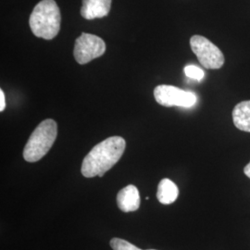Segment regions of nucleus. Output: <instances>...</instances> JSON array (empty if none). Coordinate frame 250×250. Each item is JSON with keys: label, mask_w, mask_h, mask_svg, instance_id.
Returning <instances> with one entry per match:
<instances>
[{"label": "nucleus", "mask_w": 250, "mask_h": 250, "mask_svg": "<svg viewBox=\"0 0 250 250\" xmlns=\"http://www.w3.org/2000/svg\"><path fill=\"white\" fill-rule=\"evenodd\" d=\"M125 146L126 142L121 136H111L98 144L83 159L82 174L86 178L102 177L120 161Z\"/></svg>", "instance_id": "f257e3e1"}, {"label": "nucleus", "mask_w": 250, "mask_h": 250, "mask_svg": "<svg viewBox=\"0 0 250 250\" xmlns=\"http://www.w3.org/2000/svg\"><path fill=\"white\" fill-rule=\"evenodd\" d=\"M62 15L55 0H42L33 10L29 24L33 34L45 40H51L61 30Z\"/></svg>", "instance_id": "f03ea898"}, {"label": "nucleus", "mask_w": 250, "mask_h": 250, "mask_svg": "<svg viewBox=\"0 0 250 250\" xmlns=\"http://www.w3.org/2000/svg\"><path fill=\"white\" fill-rule=\"evenodd\" d=\"M58 134L57 123L47 119L38 125L32 133L23 150V158L28 162H36L45 157L52 147Z\"/></svg>", "instance_id": "7ed1b4c3"}, {"label": "nucleus", "mask_w": 250, "mask_h": 250, "mask_svg": "<svg viewBox=\"0 0 250 250\" xmlns=\"http://www.w3.org/2000/svg\"><path fill=\"white\" fill-rule=\"evenodd\" d=\"M190 45L199 62L206 69L217 70L224 66V54L218 46L204 36H192Z\"/></svg>", "instance_id": "20e7f679"}, {"label": "nucleus", "mask_w": 250, "mask_h": 250, "mask_svg": "<svg viewBox=\"0 0 250 250\" xmlns=\"http://www.w3.org/2000/svg\"><path fill=\"white\" fill-rule=\"evenodd\" d=\"M154 98L164 107H191L197 103V97L194 93L167 84L158 85L154 89Z\"/></svg>", "instance_id": "39448f33"}, {"label": "nucleus", "mask_w": 250, "mask_h": 250, "mask_svg": "<svg viewBox=\"0 0 250 250\" xmlns=\"http://www.w3.org/2000/svg\"><path fill=\"white\" fill-rule=\"evenodd\" d=\"M106 51V44L99 36L83 33L75 41L73 56L77 62L83 65L101 57Z\"/></svg>", "instance_id": "423d86ee"}, {"label": "nucleus", "mask_w": 250, "mask_h": 250, "mask_svg": "<svg viewBox=\"0 0 250 250\" xmlns=\"http://www.w3.org/2000/svg\"><path fill=\"white\" fill-rule=\"evenodd\" d=\"M117 205L124 212L136 211L140 207V196L136 187L129 185L117 195Z\"/></svg>", "instance_id": "0eeeda50"}, {"label": "nucleus", "mask_w": 250, "mask_h": 250, "mask_svg": "<svg viewBox=\"0 0 250 250\" xmlns=\"http://www.w3.org/2000/svg\"><path fill=\"white\" fill-rule=\"evenodd\" d=\"M111 0H83L81 15L86 20L103 18L109 13Z\"/></svg>", "instance_id": "6e6552de"}, {"label": "nucleus", "mask_w": 250, "mask_h": 250, "mask_svg": "<svg viewBox=\"0 0 250 250\" xmlns=\"http://www.w3.org/2000/svg\"><path fill=\"white\" fill-rule=\"evenodd\" d=\"M232 121L239 130L250 133V100L240 102L234 107Z\"/></svg>", "instance_id": "1a4fd4ad"}, {"label": "nucleus", "mask_w": 250, "mask_h": 250, "mask_svg": "<svg viewBox=\"0 0 250 250\" xmlns=\"http://www.w3.org/2000/svg\"><path fill=\"white\" fill-rule=\"evenodd\" d=\"M179 196V189L177 186L170 181V179H162L157 192L158 200L163 205H170L176 201Z\"/></svg>", "instance_id": "9d476101"}, {"label": "nucleus", "mask_w": 250, "mask_h": 250, "mask_svg": "<svg viewBox=\"0 0 250 250\" xmlns=\"http://www.w3.org/2000/svg\"><path fill=\"white\" fill-rule=\"evenodd\" d=\"M110 247L113 250H142L135 247L133 244L122 238H112L110 240Z\"/></svg>", "instance_id": "9b49d317"}, {"label": "nucleus", "mask_w": 250, "mask_h": 250, "mask_svg": "<svg viewBox=\"0 0 250 250\" xmlns=\"http://www.w3.org/2000/svg\"><path fill=\"white\" fill-rule=\"evenodd\" d=\"M185 73L188 76V78L194 79V80L201 81L204 76L205 72L203 70H201L199 67L195 66V65H188L185 68Z\"/></svg>", "instance_id": "f8f14e48"}, {"label": "nucleus", "mask_w": 250, "mask_h": 250, "mask_svg": "<svg viewBox=\"0 0 250 250\" xmlns=\"http://www.w3.org/2000/svg\"><path fill=\"white\" fill-rule=\"evenodd\" d=\"M6 107V100L3 90H0V111H3Z\"/></svg>", "instance_id": "ddd939ff"}, {"label": "nucleus", "mask_w": 250, "mask_h": 250, "mask_svg": "<svg viewBox=\"0 0 250 250\" xmlns=\"http://www.w3.org/2000/svg\"><path fill=\"white\" fill-rule=\"evenodd\" d=\"M244 172H245V174L250 179V162L245 167V169H244Z\"/></svg>", "instance_id": "4468645a"}]
</instances>
